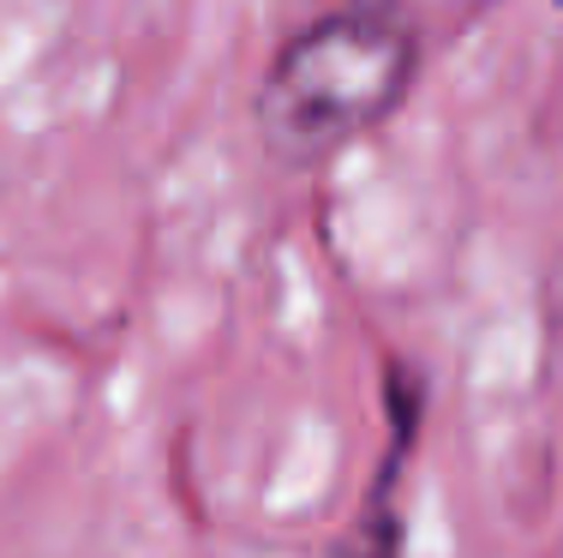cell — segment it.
I'll return each instance as SVG.
<instances>
[{
	"instance_id": "cell-1",
	"label": "cell",
	"mask_w": 563,
	"mask_h": 558,
	"mask_svg": "<svg viewBox=\"0 0 563 558\" xmlns=\"http://www.w3.org/2000/svg\"><path fill=\"white\" fill-rule=\"evenodd\" d=\"M426 61L420 19L401 7H336L282 36L252 97V121L276 163L318 168L384 127L401 109L413 73Z\"/></svg>"
},
{
	"instance_id": "cell-2",
	"label": "cell",
	"mask_w": 563,
	"mask_h": 558,
	"mask_svg": "<svg viewBox=\"0 0 563 558\" xmlns=\"http://www.w3.org/2000/svg\"><path fill=\"white\" fill-rule=\"evenodd\" d=\"M426 408H432V384L408 354H384V420H390V445L384 462L372 469L366 499H360L347 535L330 547V558H401V469H408L413 445H420Z\"/></svg>"
}]
</instances>
